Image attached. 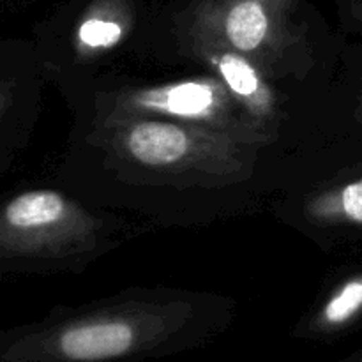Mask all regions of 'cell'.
Listing matches in <instances>:
<instances>
[{
    "instance_id": "6da1fadb",
    "label": "cell",
    "mask_w": 362,
    "mask_h": 362,
    "mask_svg": "<svg viewBox=\"0 0 362 362\" xmlns=\"http://www.w3.org/2000/svg\"><path fill=\"white\" fill-rule=\"evenodd\" d=\"M133 341V332L126 324L81 325L67 331L60 339L62 352L76 361H95L115 357L126 352Z\"/></svg>"
},
{
    "instance_id": "5b68a950",
    "label": "cell",
    "mask_w": 362,
    "mask_h": 362,
    "mask_svg": "<svg viewBox=\"0 0 362 362\" xmlns=\"http://www.w3.org/2000/svg\"><path fill=\"white\" fill-rule=\"evenodd\" d=\"M147 101L154 105L156 108L175 113V115L198 117L209 112V108L214 103V92L209 85L189 81V83L163 88V90L151 95Z\"/></svg>"
},
{
    "instance_id": "3957f363",
    "label": "cell",
    "mask_w": 362,
    "mask_h": 362,
    "mask_svg": "<svg viewBox=\"0 0 362 362\" xmlns=\"http://www.w3.org/2000/svg\"><path fill=\"white\" fill-rule=\"evenodd\" d=\"M66 214V202L53 191H30L9 202L4 211L7 226L14 230H41L59 223Z\"/></svg>"
},
{
    "instance_id": "52a82bcc",
    "label": "cell",
    "mask_w": 362,
    "mask_h": 362,
    "mask_svg": "<svg viewBox=\"0 0 362 362\" xmlns=\"http://www.w3.org/2000/svg\"><path fill=\"white\" fill-rule=\"evenodd\" d=\"M362 308V281H350L339 290L338 296L332 297L331 303L325 308V318L332 324L349 320Z\"/></svg>"
},
{
    "instance_id": "277c9868",
    "label": "cell",
    "mask_w": 362,
    "mask_h": 362,
    "mask_svg": "<svg viewBox=\"0 0 362 362\" xmlns=\"http://www.w3.org/2000/svg\"><path fill=\"white\" fill-rule=\"evenodd\" d=\"M269 30V16L260 0H237L225 18V32L233 48L253 52L264 42Z\"/></svg>"
},
{
    "instance_id": "7a4b0ae2",
    "label": "cell",
    "mask_w": 362,
    "mask_h": 362,
    "mask_svg": "<svg viewBox=\"0 0 362 362\" xmlns=\"http://www.w3.org/2000/svg\"><path fill=\"white\" fill-rule=\"evenodd\" d=\"M131 156L145 165H168L187 151V136L173 124H138L127 134Z\"/></svg>"
},
{
    "instance_id": "8992f818",
    "label": "cell",
    "mask_w": 362,
    "mask_h": 362,
    "mask_svg": "<svg viewBox=\"0 0 362 362\" xmlns=\"http://www.w3.org/2000/svg\"><path fill=\"white\" fill-rule=\"evenodd\" d=\"M228 87L244 98H251L258 92V76L247 62L233 55H223L218 64Z\"/></svg>"
},
{
    "instance_id": "ba28073f",
    "label": "cell",
    "mask_w": 362,
    "mask_h": 362,
    "mask_svg": "<svg viewBox=\"0 0 362 362\" xmlns=\"http://www.w3.org/2000/svg\"><path fill=\"white\" fill-rule=\"evenodd\" d=\"M122 35L119 23L103 18H88L80 27V41L88 48H108Z\"/></svg>"
},
{
    "instance_id": "9c48e42d",
    "label": "cell",
    "mask_w": 362,
    "mask_h": 362,
    "mask_svg": "<svg viewBox=\"0 0 362 362\" xmlns=\"http://www.w3.org/2000/svg\"><path fill=\"white\" fill-rule=\"evenodd\" d=\"M341 212L350 221L362 223V180L349 184L341 191Z\"/></svg>"
}]
</instances>
